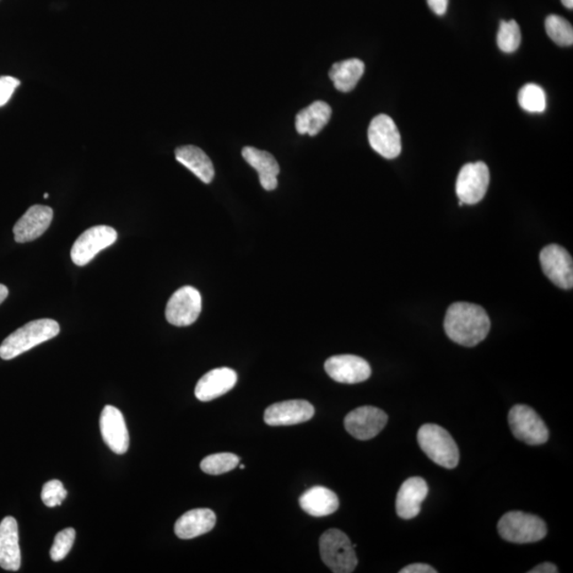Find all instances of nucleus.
Wrapping results in <instances>:
<instances>
[{
    "instance_id": "obj_1",
    "label": "nucleus",
    "mask_w": 573,
    "mask_h": 573,
    "mask_svg": "<svg viewBox=\"0 0 573 573\" xmlns=\"http://www.w3.org/2000/svg\"><path fill=\"white\" fill-rule=\"evenodd\" d=\"M444 328L453 342L473 348L488 337L491 320L483 307L459 302L448 308Z\"/></svg>"
},
{
    "instance_id": "obj_2",
    "label": "nucleus",
    "mask_w": 573,
    "mask_h": 573,
    "mask_svg": "<svg viewBox=\"0 0 573 573\" xmlns=\"http://www.w3.org/2000/svg\"><path fill=\"white\" fill-rule=\"evenodd\" d=\"M59 334V323L51 318L31 321L11 334L0 345V358L11 360L55 338Z\"/></svg>"
},
{
    "instance_id": "obj_3",
    "label": "nucleus",
    "mask_w": 573,
    "mask_h": 573,
    "mask_svg": "<svg viewBox=\"0 0 573 573\" xmlns=\"http://www.w3.org/2000/svg\"><path fill=\"white\" fill-rule=\"evenodd\" d=\"M419 445L431 461L440 467L452 469L459 461V448L450 432L436 424L420 427L418 434Z\"/></svg>"
},
{
    "instance_id": "obj_4",
    "label": "nucleus",
    "mask_w": 573,
    "mask_h": 573,
    "mask_svg": "<svg viewBox=\"0 0 573 573\" xmlns=\"http://www.w3.org/2000/svg\"><path fill=\"white\" fill-rule=\"evenodd\" d=\"M355 548L356 545L350 543L348 535L338 529L328 530L320 538L321 558L334 573L355 571L358 565Z\"/></svg>"
},
{
    "instance_id": "obj_5",
    "label": "nucleus",
    "mask_w": 573,
    "mask_h": 573,
    "mask_svg": "<svg viewBox=\"0 0 573 573\" xmlns=\"http://www.w3.org/2000/svg\"><path fill=\"white\" fill-rule=\"evenodd\" d=\"M500 537L514 544L537 543L547 535L542 518L523 512H509L498 522Z\"/></svg>"
},
{
    "instance_id": "obj_6",
    "label": "nucleus",
    "mask_w": 573,
    "mask_h": 573,
    "mask_svg": "<svg viewBox=\"0 0 573 573\" xmlns=\"http://www.w3.org/2000/svg\"><path fill=\"white\" fill-rule=\"evenodd\" d=\"M513 435L528 445H542L549 439V430L544 420L532 408L516 404L509 412Z\"/></svg>"
},
{
    "instance_id": "obj_7",
    "label": "nucleus",
    "mask_w": 573,
    "mask_h": 573,
    "mask_svg": "<svg viewBox=\"0 0 573 573\" xmlns=\"http://www.w3.org/2000/svg\"><path fill=\"white\" fill-rule=\"evenodd\" d=\"M117 232L107 225H97L86 230L75 241L70 257L75 264L83 267L90 263L97 254L109 247L117 240Z\"/></svg>"
},
{
    "instance_id": "obj_8",
    "label": "nucleus",
    "mask_w": 573,
    "mask_h": 573,
    "mask_svg": "<svg viewBox=\"0 0 573 573\" xmlns=\"http://www.w3.org/2000/svg\"><path fill=\"white\" fill-rule=\"evenodd\" d=\"M201 311V294L193 286H185L171 295L165 315L171 326L185 327L196 322Z\"/></svg>"
},
{
    "instance_id": "obj_9",
    "label": "nucleus",
    "mask_w": 573,
    "mask_h": 573,
    "mask_svg": "<svg viewBox=\"0 0 573 573\" xmlns=\"http://www.w3.org/2000/svg\"><path fill=\"white\" fill-rule=\"evenodd\" d=\"M489 167L483 161L462 167L457 178V196L463 204H477L485 197L490 185Z\"/></svg>"
},
{
    "instance_id": "obj_10",
    "label": "nucleus",
    "mask_w": 573,
    "mask_h": 573,
    "mask_svg": "<svg viewBox=\"0 0 573 573\" xmlns=\"http://www.w3.org/2000/svg\"><path fill=\"white\" fill-rule=\"evenodd\" d=\"M367 137L372 149L382 158L396 159L402 153L401 133L390 116L381 114L373 119Z\"/></svg>"
},
{
    "instance_id": "obj_11",
    "label": "nucleus",
    "mask_w": 573,
    "mask_h": 573,
    "mask_svg": "<svg viewBox=\"0 0 573 573\" xmlns=\"http://www.w3.org/2000/svg\"><path fill=\"white\" fill-rule=\"evenodd\" d=\"M388 423V415L380 408L365 405L345 416L346 431L355 439L367 441L381 434Z\"/></svg>"
},
{
    "instance_id": "obj_12",
    "label": "nucleus",
    "mask_w": 573,
    "mask_h": 573,
    "mask_svg": "<svg viewBox=\"0 0 573 573\" xmlns=\"http://www.w3.org/2000/svg\"><path fill=\"white\" fill-rule=\"evenodd\" d=\"M543 271L554 285L569 290L573 286V262L569 252L558 245L543 248L539 255Z\"/></svg>"
},
{
    "instance_id": "obj_13",
    "label": "nucleus",
    "mask_w": 573,
    "mask_h": 573,
    "mask_svg": "<svg viewBox=\"0 0 573 573\" xmlns=\"http://www.w3.org/2000/svg\"><path fill=\"white\" fill-rule=\"evenodd\" d=\"M324 367L332 380L349 385L364 382L372 374L369 362L355 355L333 356L326 360Z\"/></svg>"
},
{
    "instance_id": "obj_14",
    "label": "nucleus",
    "mask_w": 573,
    "mask_h": 573,
    "mask_svg": "<svg viewBox=\"0 0 573 573\" xmlns=\"http://www.w3.org/2000/svg\"><path fill=\"white\" fill-rule=\"evenodd\" d=\"M100 431L107 447L116 455H123L129 450V431L121 410L106 405L100 416Z\"/></svg>"
},
{
    "instance_id": "obj_15",
    "label": "nucleus",
    "mask_w": 573,
    "mask_h": 573,
    "mask_svg": "<svg viewBox=\"0 0 573 573\" xmlns=\"http://www.w3.org/2000/svg\"><path fill=\"white\" fill-rule=\"evenodd\" d=\"M315 408L307 401L294 399L270 405L264 411V423L269 426H292L310 420Z\"/></svg>"
},
{
    "instance_id": "obj_16",
    "label": "nucleus",
    "mask_w": 573,
    "mask_h": 573,
    "mask_svg": "<svg viewBox=\"0 0 573 573\" xmlns=\"http://www.w3.org/2000/svg\"><path fill=\"white\" fill-rule=\"evenodd\" d=\"M53 210L45 205H34L16 223L13 228L14 239L26 243L37 239L50 228Z\"/></svg>"
},
{
    "instance_id": "obj_17",
    "label": "nucleus",
    "mask_w": 573,
    "mask_h": 573,
    "mask_svg": "<svg viewBox=\"0 0 573 573\" xmlns=\"http://www.w3.org/2000/svg\"><path fill=\"white\" fill-rule=\"evenodd\" d=\"M236 383V372L229 367H220L209 371L198 381L194 394L199 401H214L230 392Z\"/></svg>"
},
{
    "instance_id": "obj_18",
    "label": "nucleus",
    "mask_w": 573,
    "mask_h": 573,
    "mask_svg": "<svg viewBox=\"0 0 573 573\" xmlns=\"http://www.w3.org/2000/svg\"><path fill=\"white\" fill-rule=\"evenodd\" d=\"M20 565L19 524L12 516L4 517L0 522V567L18 571Z\"/></svg>"
},
{
    "instance_id": "obj_19",
    "label": "nucleus",
    "mask_w": 573,
    "mask_h": 573,
    "mask_svg": "<svg viewBox=\"0 0 573 573\" xmlns=\"http://www.w3.org/2000/svg\"><path fill=\"white\" fill-rule=\"evenodd\" d=\"M428 491V485L423 478L412 477L405 480L397 493V515L403 519L418 516Z\"/></svg>"
},
{
    "instance_id": "obj_20",
    "label": "nucleus",
    "mask_w": 573,
    "mask_h": 573,
    "mask_svg": "<svg viewBox=\"0 0 573 573\" xmlns=\"http://www.w3.org/2000/svg\"><path fill=\"white\" fill-rule=\"evenodd\" d=\"M243 159L258 172L259 182L268 192L278 187L279 165L271 153L254 147L242 149Z\"/></svg>"
},
{
    "instance_id": "obj_21",
    "label": "nucleus",
    "mask_w": 573,
    "mask_h": 573,
    "mask_svg": "<svg viewBox=\"0 0 573 573\" xmlns=\"http://www.w3.org/2000/svg\"><path fill=\"white\" fill-rule=\"evenodd\" d=\"M216 521L217 518L212 510H191L177 519L175 532L178 538L192 539L212 531Z\"/></svg>"
},
{
    "instance_id": "obj_22",
    "label": "nucleus",
    "mask_w": 573,
    "mask_h": 573,
    "mask_svg": "<svg viewBox=\"0 0 573 573\" xmlns=\"http://www.w3.org/2000/svg\"><path fill=\"white\" fill-rule=\"evenodd\" d=\"M300 506L310 516L326 517L339 509V498L324 486H313L300 497Z\"/></svg>"
},
{
    "instance_id": "obj_23",
    "label": "nucleus",
    "mask_w": 573,
    "mask_h": 573,
    "mask_svg": "<svg viewBox=\"0 0 573 573\" xmlns=\"http://www.w3.org/2000/svg\"><path fill=\"white\" fill-rule=\"evenodd\" d=\"M178 163L185 166L205 184L212 183L215 177L213 161L202 149L196 145H183L176 150Z\"/></svg>"
},
{
    "instance_id": "obj_24",
    "label": "nucleus",
    "mask_w": 573,
    "mask_h": 573,
    "mask_svg": "<svg viewBox=\"0 0 573 573\" xmlns=\"http://www.w3.org/2000/svg\"><path fill=\"white\" fill-rule=\"evenodd\" d=\"M331 117L332 107L326 102L316 101L296 115L295 128L302 135L316 137L326 126Z\"/></svg>"
},
{
    "instance_id": "obj_25",
    "label": "nucleus",
    "mask_w": 573,
    "mask_h": 573,
    "mask_svg": "<svg viewBox=\"0 0 573 573\" xmlns=\"http://www.w3.org/2000/svg\"><path fill=\"white\" fill-rule=\"evenodd\" d=\"M365 63L359 59H349L345 61L334 63L329 70V78L332 79L334 88L342 93L353 90L365 74Z\"/></svg>"
},
{
    "instance_id": "obj_26",
    "label": "nucleus",
    "mask_w": 573,
    "mask_h": 573,
    "mask_svg": "<svg viewBox=\"0 0 573 573\" xmlns=\"http://www.w3.org/2000/svg\"><path fill=\"white\" fill-rule=\"evenodd\" d=\"M518 102L529 113H544L547 106L545 90L534 83H528L519 90Z\"/></svg>"
},
{
    "instance_id": "obj_27",
    "label": "nucleus",
    "mask_w": 573,
    "mask_h": 573,
    "mask_svg": "<svg viewBox=\"0 0 573 573\" xmlns=\"http://www.w3.org/2000/svg\"><path fill=\"white\" fill-rule=\"evenodd\" d=\"M546 31L551 40L559 46L573 44V28L569 20L559 15H550L545 21Z\"/></svg>"
},
{
    "instance_id": "obj_28",
    "label": "nucleus",
    "mask_w": 573,
    "mask_h": 573,
    "mask_svg": "<svg viewBox=\"0 0 573 573\" xmlns=\"http://www.w3.org/2000/svg\"><path fill=\"white\" fill-rule=\"evenodd\" d=\"M239 462L240 459L234 453L223 452L204 458L200 467L205 474L223 475L235 469Z\"/></svg>"
},
{
    "instance_id": "obj_29",
    "label": "nucleus",
    "mask_w": 573,
    "mask_h": 573,
    "mask_svg": "<svg viewBox=\"0 0 573 573\" xmlns=\"http://www.w3.org/2000/svg\"><path fill=\"white\" fill-rule=\"evenodd\" d=\"M521 28L515 20H501L498 35H497V44L499 50L506 53H512L521 46Z\"/></svg>"
},
{
    "instance_id": "obj_30",
    "label": "nucleus",
    "mask_w": 573,
    "mask_h": 573,
    "mask_svg": "<svg viewBox=\"0 0 573 573\" xmlns=\"http://www.w3.org/2000/svg\"><path fill=\"white\" fill-rule=\"evenodd\" d=\"M75 538V531L73 528H67L56 535L51 549L52 561H59L67 558L69 551L72 550Z\"/></svg>"
},
{
    "instance_id": "obj_31",
    "label": "nucleus",
    "mask_w": 573,
    "mask_h": 573,
    "mask_svg": "<svg viewBox=\"0 0 573 573\" xmlns=\"http://www.w3.org/2000/svg\"><path fill=\"white\" fill-rule=\"evenodd\" d=\"M67 491L64 489L61 481L51 480L43 486L42 500L48 507H56L62 505L67 498Z\"/></svg>"
},
{
    "instance_id": "obj_32",
    "label": "nucleus",
    "mask_w": 573,
    "mask_h": 573,
    "mask_svg": "<svg viewBox=\"0 0 573 573\" xmlns=\"http://www.w3.org/2000/svg\"><path fill=\"white\" fill-rule=\"evenodd\" d=\"M20 85L19 79L10 77V75H4L0 77V106L8 104L11 97L14 94L16 89Z\"/></svg>"
},
{
    "instance_id": "obj_33",
    "label": "nucleus",
    "mask_w": 573,
    "mask_h": 573,
    "mask_svg": "<svg viewBox=\"0 0 573 573\" xmlns=\"http://www.w3.org/2000/svg\"><path fill=\"white\" fill-rule=\"evenodd\" d=\"M437 571L434 569V567H431L430 565L427 564H412L409 565L407 567H404L401 570V573H436Z\"/></svg>"
},
{
    "instance_id": "obj_34",
    "label": "nucleus",
    "mask_w": 573,
    "mask_h": 573,
    "mask_svg": "<svg viewBox=\"0 0 573 573\" xmlns=\"http://www.w3.org/2000/svg\"><path fill=\"white\" fill-rule=\"evenodd\" d=\"M429 7L436 15H444L450 0H427Z\"/></svg>"
},
{
    "instance_id": "obj_35",
    "label": "nucleus",
    "mask_w": 573,
    "mask_h": 573,
    "mask_svg": "<svg viewBox=\"0 0 573 573\" xmlns=\"http://www.w3.org/2000/svg\"><path fill=\"white\" fill-rule=\"evenodd\" d=\"M559 572L558 567L549 561L540 564L537 567H534L532 570H530L529 573H556Z\"/></svg>"
},
{
    "instance_id": "obj_36",
    "label": "nucleus",
    "mask_w": 573,
    "mask_h": 573,
    "mask_svg": "<svg viewBox=\"0 0 573 573\" xmlns=\"http://www.w3.org/2000/svg\"><path fill=\"white\" fill-rule=\"evenodd\" d=\"M9 295V290L7 286H5L3 284H0V305L3 304L5 299H7Z\"/></svg>"
},
{
    "instance_id": "obj_37",
    "label": "nucleus",
    "mask_w": 573,
    "mask_h": 573,
    "mask_svg": "<svg viewBox=\"0 0 573 573\" xmlns=\"http://www.w3.org/2000/svg\"><path fill=\"white\" fill-rule=\"evenodd\" d=\"M561 4H563L566 8L570 10L573 9V0H561Z\"/></svg>"
},
{
    "instance_id": "obj_38",
    "label": "nucleus",
    "mask_w": 573,
    "mask_h": 573,
    "mask_svg": "<svg viewBox=\"0 0 573 573\" xmlns=\"http://www.w3.org/2000/svg\"><path fill=\"white\" fill-rule=\"evenodd\" d=\"M44 198H45V199L50 198V194L45 193V194H44Z\"/></svg>"
},
{
    "instance_id": "obj_39",
    "label": "nucleus",
    "mask_w": 573,
    "mask_h": 573,
    "mask_svg": "<svg viewBox=\"0 0 573 573\" xmlns=\"http://www.w3.org/2000/svg\"><path fill=\"white\" fill-rule=\"evenodd\" d=\"M245 468H246L245 465H240V469H245Z\"/></svg>"
}]
</instances>
